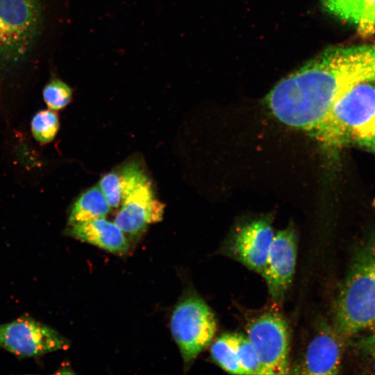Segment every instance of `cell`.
<instances>
[{
	"instance_id": "6da1fadb",
	"label": "cell",
	"mask_w": 375,
	"mask_h": 375,
	"mask_svg": "<svg viewBox=\"0 0 375 375\" xmlns=\"http://www.w3.org/2000/svg\"><path fill=\"white\" fill-rule=\"evenodd\" d=\"M349 88L341 49L334 47L280 81L268 94L267 104L284 124L316 132Z\"/></svg>"
},
{
	"instance_id": "7a4b0ae2",
	"label": "cell",
	"mask_w": 375,
	"mask_h": 375,
	"mask_svg": "<svg viewBox=\"0 0 375 375\" xmlns=\"http://www.w3.org/2000/svg\"><path fill=\"white\" fill-rule=\"evenodd\" d=\"M334 322L342 338L375 327V228L353 249L335 298Z\"/></svg>"
},
{
	"instance_id": "3957f363",
	"label": "cell",
	"mask_w": 375,
	"mask_h": 375,
	"mask_svg": "<svg viewBox=\"0 0 375 375\" xmlns=\"http://www.w3.org/2000/svg\"><path fill=\"white\" fill-rule=\"evenodd\" d=\"M315 134L331 147L351 145L375 153V83L344 91Z\"/></svg>"
},
{
	"instance_id": "277c9868",
	"label": "cell",
	"mask_w": 375,
	"mask_h": 375,
	"mask_svg": "<svg viewBox=\"0 0 375 375\" xmlns=\"http://www.w3.org/2000/svg\"><path fill=\"white\" fill-rule=\"evenodd\" d=\"M47 0H0V72L27 62L46 28Z\"/></svg>"
},
{
	"instance_id": "5b68a950",
	"label": "cell",
	"mask_w": 375,
	"mask_h": 375,
	"mask_svg": "<svg viewBox=\"0 0 375 375\" xmlns=\"http://www.w3.org/2000/svg\"><path fill=\"white\" fill-rule=\"evenodd\" d=\"M170 326L185 364L192 362L210 344L217 331L212 310L194 294L179 301L173 311Z\"/></svg>"
},
{
	"instance_id": "8992f818",
	"label": "cell",
	"mask_w": 375,
	"mask_h": 375,
	"mask_svg": "<svg viewBox=\"0 0 375 375\" xmlns=\"http://www.w3.org/2000/svg\"><path fill=\"white\" fill-rule=\"evenodd\" d=\"M247 336L258 354L264 375L290 373V333L279 313L264 312L247 325Z\"/></svg>"
},
{
	"instance_id": "52a82bcc",
	"label": "cell",
	"mask_w": 375,
	"mask_h": 375,
	"mask_svg": "<svg viewBox=\"0 0 375 375\" xmlns=\"http://www.w3.org/2000/svg\"><path fill=\"white\" fill-rule=\"evenodd\" d=\"M56 331L29 317L0 324V347L20 357H34L67 347Z\"/></svg>"
},
{
	"instance_id": "ba28073f",
	"label": "cell",
	"mask_w": 375,
	"mask_h": 375,
	"mask_svg": "<svg viewBox=\"0 0 375 375\" xmlns=\"http://www.w3.org/2000/svg\"><path fill=\"white\" fill-rule=\"evenodd\" d=\"M297 236L292 227L274 235L261 274L272 300L281 303L294 276L297 260Z\"/></svg>"
},
{
	"instance_id": "9c48e42d",
	"label": "cell",
	"mask_w": 375,
	"mask_h": 375,
	"mask_svg": "<svg viewBox=\"0 0 375 375\" xmlns=\"http://www.w3.org/2000/svg\"><path fill=\"white\" fill-rule=\"evenodd\" d=\"M274 236L269 220H254L236 231L224 247V253L261 274Z\"/></svg>"
},
{
	"instance_id": "30bf717a",
	"label": "cell",
	"mask_w": 375,
	"mask_h": 375,
	"mask_svg": "<svg viewBox=\"0 0 375 375\" xmlns=\"http://www.w3.org/2000/svg\"><path fill=\"white\" fill-rule=\"evenodd\" d=\"M164 209L165 205L156 198L149 181L124 199L114 222L124 233L139 235L149 224L162 220Z\"/></svg>"
},
{
	"instance_id": "8fae6325",
	"label": "cell",
	"mask_w": 375,
	"mask_h": 375,
	"mask_svg": "<svg viewBox=\"0 0 375 375\" xmlns=\"http://www.w3.org/2000/svg\"><path fill=\"white\" fill-rule=\"evenodd\" d=\"M342 337L334 328L323 327L308 344L301 362L291 373L337 374L342 360Z\"/></svg>"
},
{
	"instance_id": "7c38bea8",
	"label": "cell",
	"mask_w": 375,
	"mask_h": 375,
	"mask_svg": "<svg viewBox=\"0 0 375 375\" xmlns=\"http://www.w3.org/2000/svg\"><path fill=\"white\" fill-rule=\"evenodd\" d=\"M68 235L116 254H123L128 245L124 232L113 222L99 218L67 226Z\"/></svg>"
},
{
	"instance_id": "4fadbf2b",
	"label": "cell",
	"mask_w": 375,
	"mask_h": 375,
	"mask_svg": "<svg viewBox=\"0 0 375 375\" xmlns=\"http://www.w3.org/2000/svg\"><path fill=\"white\" fill-rule=\"evenodd\" d=\"M110 208L99 185L92 186L81 193L72 204L67 226L104 218L110 212Z\"/></svg>"
},
{
	"instance_id": "5bb4252c",
	"label": "cell",
	"mask_w": 375,
	"mask_h": 375,
	"mask_svg": "<svg viewBox=\"0 0 375 375\" xmlns=\"http://www.w3.org/2000/svg\"><path fill=\"white\" fill-rule=\"evenodd\" d=\"M210 353L215 362L226 372L244 374L237 355L235 333L219 337L211 345Z\"/></svg>"
},
{
	"instance_id": "9a60e30c",
	"label": "cell",
	"mask_w": 375,
	"mask_h": 375,
	"mask_svg": "<svg viewBox=\"0 0 375 375\" xmlns=\"http://www.w3.org/2000/svg\"><path fill=\"white\" fill-rule=\"evenodd\" d=\"M33 138L41 144L51 142L56 137L60 128L59 118L56 111L45 109L38 111L30 124Z\"/></svg>"
},
{
	"instance_id": "2e32d148",
	"label": "cell",
	"mask_w": 375,
	"mask_h": 375,
	"mask_svg": "<svg viewBox=\"0 0 375 375\" xmlns=\"http://www.w3.org/2000/svg\"><path fill=\"white\" fill-rule=\"evenodd\" d=\"M73 90L58 76H53L42 90V98L49 109L58 111L65 108L72 101Z\"/></svg>"
},
{
	"instance_id": "e0dca14e",
	"label": "cell",
	"mask_w": 375,
	"mask_h": 375,
	"mask_svg": "<svg viewBox=\"0 0 375 375\" xmlns=\"http://www.w3.org/2000/svg\"><path fill=\"white\" fill-rule=\"evenodd\" d=\"M236 351L244 374L264 375L258 354L247 335L235 333Z\"/></svg>"
},
{
	"instance_id": "ac0fdd59",
	"label": "cell",
	"mask_w": 375,
	"mask_h": 375,
	"mask_svg": "<svg viewBox=\"0 0 375 375\" xmlns=\"http://www.w3.org/2000/svg\"><path fill=\"white\" fill-rule=\"evenodd\" d=\"M355 347L365 370L375 374V329L358 340Z\"/></svg>"
},
{
	"instance_id": "d6986e66",
	"label": "cell",
	"mask_w": 375,
	"mask_h": 375,
	"mask_svg": "<svg viewBox=\"0 0 375 375\" xmlns=\"http://www.w3.org/2000/svg\"><path fill=\"white\" fill-rule=\"evenodd\" d=\"M98 185L110 208H118L121 206L122 198L116 170L105 174Z\"/></svg>"
}]
</instances>
